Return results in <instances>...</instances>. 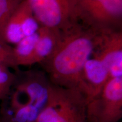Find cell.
Instances as JSON below:
<instances>
[{
    "mask_svg": "<svg viewBox=\"0 0 122 122\" xmlns=\"http://www.w3.org/2000/svg\"><path fill=\"white\" fill-rule=\"evenodd\" d=\"M104 33L79 22L62 31L56 50L40 64L50 83L59 87L79 89L85 64L92 56Z\"/></svg>",
    "mask_w": 122,
    "mask_h": 122,
    "instance_id": "1",
    "label": "cell"
},
{
    "mask_svg": "<svg viewBox=\"0 0 122 122\" xmlns=\"http://www.w3.org/2000/svg\"><path fill=\"white\" fill-rule=\"evenodd\" d=\"M51 85L44 71L16 72L10 93L2 101L0 122H35L48 103Z\"/></svg>",
    "mask_w": 122,
    "mask_h": 122,
    "instance_id": "2",
    "label": "cell"
},
{
    "mask_svg": "<svg viewBox=\"0 0 122 122\" xmlns=\"http://www.w3.org/2000/svg\"><path fill=\"white\" fill-rule=\"evenodd\" d=\"M85 96L78 88L52 84L48 103L35 122H87Z\"/></svg>",
    "mask_w": 122,
    "mask_h": 122,
    "instance_id": "3",
    "label": "cell"
},
{
    "mask_svg": "<svg viewBox=\"0 0 122 122\" xmlns=\"http://www.w3.org/2000/svg\"><path fill=\"white\" fill-rule=\"evenodd\" d=\"M76 20L100 32L122 30V0H72Z\"/></svg>",
    "mask_w": 122,
    "mask_h": 122,
    "instance_id": "4",
    "label": "cell"
},
{
    "mask_svg": "<svg viewBox=\"0 0 122 122\" xmlns=\"http://www.w3.org/2000/svg\"><path fill=\"white\" fill-rule=\"evenodd\" d=\"M87 122H120L122 118V77L109 79L98 95L87 101Z\"/></svg>",
    "mask_w": 122,
    "mask_h": 122,
    "instance_id": "5",
    "label": "cell"
},
{
    "mask_svg": "<svg viewBox=\"0 0 122 122\" xmlns=\"http://www.w3.org/2000/svg\"><path fill=\"white\" fill-rule=\"evenodd\" d=\"M40 26L63 31L76 20L72 0H26Z\"/></svg>",
    "mask_w": 122,
    "mask_h": 122,
    "instance_id": "6",
    "label": "cell"
},
{
    "mask_svg": "<svg viewBox=\"0 0 122 122\" xmlns=\"http://www.w3.org/2000/svg\"><path fill=\"white\" fill-rule=\"evenodd\" d=\"M106 65L109 79L122 77V31L105 32L92 55Z\"/></svg>",
    "mask_w": 122,
    "mask_h": 122,
    "instance_id": "7",
    "label": "cell"
},
{
    "mask_svg": "<svg viewBox=\"0 0 122 122\" xmlns=\"http://www.w3.org/2000/svg\"><path fill=\"white\" fill-rule=\"evenodd\" d=\"M109 79V71L106 65L92 56L85 64L79 89L88 101L100 93Z\"/></svg>",
    "mask_w": 122,
    "mask_h": 122,
    "instance_id": "8",
    "label": "cell"
},
{
    "mask_svg": "<svg viewBox=\"0 0 122 122\" xmlns=\"http://www.w3.org/2000/svg\"><path fill=\"white\" fill-rule=\"evenodd\" d=\"M33 55L32 65L41 64L53 54L61 39L62 32L41 26Z\"/></svg>",
    "mask_w": 122,
    "mask_h": 122,
    "instance_id": "9",
    "label": "cell"
},
{
    "mask_svg": "<svg viewBox=\"0 0 122 122\" xmlns=\"http://www.w3.org/2000/svg\"><path fill=\"white\" fill-rule=\"evenodd\" d=\"M32 11L27 1L23 0L12 14L4 28L3 39L6 43L16 45L25 37L22 25L24 19Z\"/></svg>",
    "mask_w": 122,
    "mask_h": 122,
    "instance_id": "10",
    "label": "cell"
},
{
    "mask_svg": "<svg viewBox=\"0 0 122 122\" xmlns=\"http://www.w3.org/2000/svg\"><path fill=\"white\" fill-rule=\"evenodd\" d=\"M39 33L24 37L13 48V54L16 66H28L32 65V60L35 47L37 43Z\"/></svg>",
    "mask_w": 122,
    "mask_h": 122,
    "instance_id": "11",
    "label": "cell"
},
{
    "mask_svg": "<svg viewBox=\"0 0 122 122\" xmlns=\"http://www.w3.org/2000/svg\"><path fill=\"white\" fill-rule=\"evenodd\" d=\"M22 1L0 0V38L1 39H3V32L7 21Z\"/></svg>",
    "mask_w": 122,
    "mask_h": 122,
    "instance_id": "12",
    "label": "cell"
},
{
    "mask_svg": "<svg viewBox=\"0 0 122 122\" xmlns=\"http://www.w3.org/2000/svg\"><path fill=\"white\" fill-rule=\"evenodd\" d=\"M16 72L10 71V68L0 65V100L2 101L8 96L14 81Z\"/></svg>",
    "mask_w": 122,
    "mask_h": 122,
    "instance_id": "13",
    "label": "cell"
},
{
    "mask_svg": "<svg viewBox=\"0 0 122 122\" xmlns=\"http://www.w3.org/2000/svg\"><path fill=\"white\" fill-rule=\"evenodd\" d=\"M0 65L13 68L15 72L19 71L15 63L13 48L1 38H0Z\"/></svg>",
    "mask_w": 122,
    "mask_h": 122,
    "instance_id": "14",
    "label": "cell"
},
{
    "mask_svg": "<svg viewBox=\"0 0 122 122\" xmlns=\"http://www.w3.org/2000/svg\"></svg>",
    "mask_w": 122,
    "mask_h": 122,
    "instance_id": "15",
    "label": "cell"
}]
</instances>
